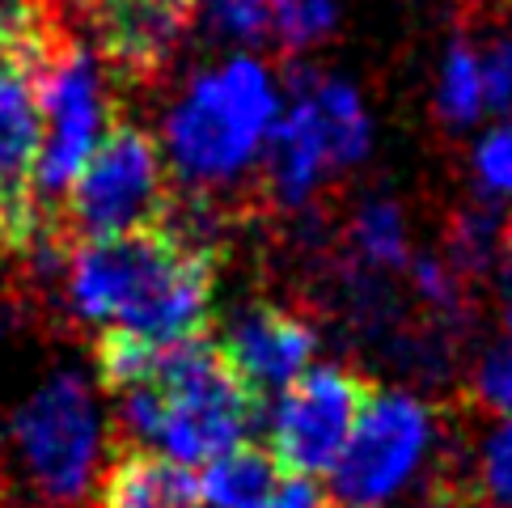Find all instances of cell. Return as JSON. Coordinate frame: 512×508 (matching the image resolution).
I'll return each instance as SVG.
<instances>
[{"mask_svg": "<svg viewBox=\"0 0 512 508\" xmlns=\"http://www.w3.org/2000/svg\"><path fill=\"white\" fill-rule=\"evenodd\" d=\"M284 470L271 458V449L263 445H237L225 458L208 462L204 479H199V492H204V504L212 508H254L280 492Z\"/></svg>", "mask_w": 512, "mask_h": 508, "instance_id": "5bb4252c", "label": "cell"}, {"mask_svg": "<svg viewBox=\"0 0 512 508\" xmlns=\"http://www.w3.org/2000/svg\"><path fill=\"white\" fill-rule=\"evenodd\" d=\"M415 284L436 310L457 314L462 310V284H457V271L449 263H436V259H419L415 263Z\"/></svg>", "mask_w": 512, "mask_h": 508, "instance_id": "7402d4cb", "label": "cell"}, {"mask_svg": "<svg viewBox=\"0 0 512 508\" xmlns=\"http://www.w3.org/2000/svg\"><path fill=\"white\" fill-rule=\"evenodd\" d=\"M43 119L30 81L0 72V225L9 250H30L47 238V221L34 199V161H39Z\"/></svg>", "mask_w": 512, "mask_h": 508, "instance_id": "8fae6325", "label": "cell"}, {"mask_svg": "<svg viewBox=\"0 0 512 508\" xmlns=\"http://www.w3.org/2000/svg\"><path fill=\"white\" fill-rule=\"evenodd\" d=\"M373 394L377 381L347 365H322L292 381L271 420V458L280 462L284 479L314 483L326 470H335Z\"/></svg>", "mask_w": 512, "mask_h": 508, "instance_id": "ba28073f", "label": "cell"}, {"mask_svg": "<svg viewBox=\"0 0 512 508\" xmlns=\"http://www.w3.org/2000/svg\"><path fill=\"white\" fill-rule=\"evenodd\" d=\"M352 233L373 267H407V225H402V212L390 199H377V204L360 208Z\"/></svg>", "mask_w": 512, "mask_h": 508, "instance_id": "e0dca14e", "label": "cell"}, {"mask_svg": "<svg viewBox=\"0 0 512 508\" xmlns=\"http://www.w3.org/2000/svg\"><path fill=\"white\" fill-rule=\"evenodd\" d=\"M144 386L161 403L153 445L182 466L216 462L246 445L263 415V398L237 377L212 335L157 343Z\"/></svg>", "mask_w": 512, "mask_h": 508, "instance_id": "7a4b0ae2", "label": "cell"}, {"mask_svg": "<svg viewBox=\"0 0 512 508\" xmlns=\"http://www.w3.org/2000/svg\"><path fill=\"white\" fill-rule=\"evenodd\" d=\"M13 437L43 500H77L94 479L102 453V420L94 394L77 373L51 377L43 390H34L22 403L13 420Z\"/></svg>", "mask_w": 512, "mask_h": 508, "instance_id": "9c48e42d", "label": "cell"}, {"mask_svg": "<svg viewBox=\"0 0 512 508\" xmlns=\"http://www.w3.org/2000/svg\"><path fill=\"white\" fill-rule=\"evenodd\" d=\"M254 508H326V496L309 479H284L276 496L254 504Z\"/></svg>", "mask_w": 512, "mask_h": 508, "instance_id": "603a6c76", "label": "cell"}, {"mask_svg": "<svg viewBox=\"0 0 512 508\" xmlns=\"http://www.w3.org/2000/svg\"><path fill=\"white\" fill-rule=\"evenodd\" d=\"M199 0H89V26L102 60L149 81L174 60Z\"/></svg>", "mask_w": 512, "mask_h": 508, "instance_id": "7c38bea8", "label": "cell"}, {"mask_svg": "<svg viewBox=\"0 0 512 508\" xmlns=\"http://www.w3.org/2000/svg\"><path fill=\"white\" fill-rule=\"evenodd\" d=\"M424 508H483L479 504V496L470 492L466 483H457V479H441L432 487V496H428V504Z\"/></svg>", "mask_w": 512, "mask_h": 508, "instance_id": "cb8c5ba5", "label": "cell"}, {"mask_svg": "<svg viewBox=\"0 0 512 508\" xmlns=\"http://www.w3.org/2000/svg\"><path fill=\"white\" fill-rule=\"evenodd\" d=\"M369 144L373 123L352 85L318 72L297 77L288 115L276 119V132L267 136L271 195L280 204H305L326 174L356 166Z\"/></svg>", "mask_w": 512, "mask_h": 508, "instance_id": "5b68a950", "label": "cell"}, {"mask_svg": "<svg viewBox=\"0 0 512 508\" xmlns=\"http://www.w3.org/2000/svg\"><path fill=\"white\" fill-rule=\"evenodd\" d=\"M271 9V39H280L288 56L314 47L335 26V0H267Z\"/></svg>", "mask_w": 512, "mask_h": 508, "instance_id": "2e32d148", "label": "cell"}, {"mask_svg": "<svg viewBox=\"0 0 512 508\" xmlns=\"http://www.w3.org/2000/svg\"><path fill=\"white\" fill-rule=\"evenodd\" d=\"M216 250L199 229L161 225L68 250V297L102 331H132L153 343L208 335Z\"/></svg>", "mask_w": 512, "mask_h": 508, "instance_id": "6da1fadb", "label": "cell"}, {"mask_svg": "<svg viewBox=\"0 0 512 508\" xmlns=\"http://www.w3.org/2000/svg\"><path fill=\"white\" fill-rule=\"evenodd\" d=\"M474 496L483 508H512V420H504L479 453V475H474Z\"/></svg>", "mask_w": 512, "mask_h": 508, "instance_id": "ac0fdd59", "label": "cell"}, {"mask_svg": "<svg viewBox=\"0 0 512 508\" xmlns=\"http://www.w3.org/2000/svg\"><path fill=\"white\" fill-rule=\"evenodd\" d=\"M504 343H496L487 356L479 373H474V398H479L483 411H496L512 420V305L504 314Z\"/></svg>", "mask_w": 512, "mask_h": 508, "instance_id": "d6986e66", "label": "cell"}, {"mask_svg": "<svg viewBox=\"0 0 512 508\" xmlns=\"http://www.w3.org/2000/svg\"><path fill=\"white\" fill-rule=\"evenodd\" d=\"M474 170H479V183L491 195L512 199V119L479 140V149H474Z\"/></svg>", "mask_w": 512, "mask_h": 508, "instance_id": "ffe728a7", "label": "cell"}, {"mask_svg": "<svg viewBox=\"0 0 512 508\" xmlns=\"http://www.w3.org/2000/svg\"><path fill=\"white\" fill-rule=\"evenodd\" d=\"M462 5H483V0H462Z\"/></svg>", "mask_w": 512, "mask_h": 508, "instance_id": "484cf974", "label": "cell"}, {"mask_svg": "<svg viewBox=\"0 0 512 508\" xmlns=\"http://www.w3.org/2000/svg\"><path fill=\"white\" fill-rule=\"evenodd\" d=\"M94 508H204V492L182 462L127 445L98 475Z\"/></svg>", "mask_w": 512, "mask_h": 508, "instance_id": "4fadbf2b", "label": "cell"}, {"mask_svg": "<svg viewBox=\"0 0 512 508\" xmlns=\"http://www.w3.org/2000/svg\"><path fill=\"white\" fill-rule=\"evenodd\" d=\"M174 221L170 174L157 140L136 123H115L106 140L85 161L77 183L68 187L47 216V238L72 250L85 242H111L149 233Z\"/></svg>", "mask_w": 512, "mask_h": 508, "instance_id": "277c9868", "label": "cell"}, {"mask_svg": "<svg viewBox=\"0 0 512 508\" xmlns=\"http://www.w3.org/2000/svg\"><path fill=\"white\" fill-rule=\"evenodd\" d=\"M432 445V411L415 394L377 390L360 411L356 432L335 462L331 500L335 508H390L394 496L415 479Z\"/></svg>", "mask_w": 512, "mask_h": 508, "instance_id": "52a82bcc", "label": "cell"}, {"mask_svg": "<svg viewBox=\"0 0 512 508\" xmlns=\"http://www.w3.org/2000/svg\"><path fill=\"white\" fill-rule=\"evenodd\" d=\"M216 343H221V352L229 356L237 377L267 403V394H276V390L284 394L305 373L309 356L318 348V335L288 305L254 301L229 322V331Z\"/></svg>", "mask_w": 512, "mask_h": 508, "instance_id": "30bf717a", "label": "cell"}, {"mask_svg": "<svg viewBox=\"0 0 512 508\" xmlns=\"http://www.w3.org/2000/svg\"><path fill=\"white\" fill-rule=\"evenodd\" d=\"M280 98L267 68L246 56L195 77L170 119L166 144L174 170L199 187H221L242 174L259 144L276 132Z\"/></svg>", "mask_w": 512, "mask_h": 508, "instance_id": "3957f363", "label": "cell"}, {"mask_svg": "<svg viewBox=\"0 0 512 508\" xmlns=\"http://www.w3.org/2000/svg\"><path fill=\"white\" fill-rule=\"evenodd\" d=\"M30 89L43 119L39 161H34V199H39V212L47 221L51 208L68 195V187L77 183L85 161L94 157V149L115 123H111V102H106L98 64L72 34L34 72Z\"/></svg>", "mask_w": 512, "mask_h": 508, "instance_id": "8992f818", "label": "cell"}, {"mask_svg": "<svg viewBox=\"0 0 512 508\" xmlns=\"http://www.w3.org/2000/svg\"><path fill=\"white\" fill-rule=\"evenodd\" d=\"M504 271H508V280H512V216L504 221Z\"/></svg>", "mask_w": 512, "mask_h": 508, "instance_id": "d4e9b609", "label": "cell"}, {"mask_svg": "<svg viewBox=\"0 0 512 508\" xmlns=\"http://www.w3.org/2000/svg\"><path fill=\"white\" fill-rule=\"evenodd\" d=\"M208 17L225 34H237V39H271V9L267 0H208Z\"/></svg>", "mask_w": 512, "mask_h": 508, "instance_id": "44dd1931", "label": "cell"}, {"mask_svg": "<svg viewBox=\"0 0 512 508\" xmlns=\"http://www.w3.org/2000/svg\"><path fill=\"white\" fill-rule=\"evenodd\" d=\"M436 111L441 119H449L453 127H466L479 119L483 106V72H479V56L474 47L457 34L449 56H445V72H441V94H436Z\"/></svg>", "mask_w": 512, "mask_h": 508, "instance_id": "9a60e30c", "label": "cell"}]
</instances>
